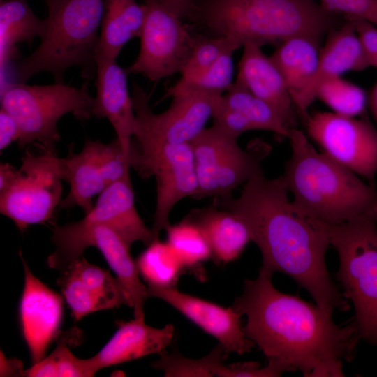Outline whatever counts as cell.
<instances>
[{
	"label": "cell",
	"instance_id": "11",
	"mask_svg": "<svg viewBox=\"0 0 377 377\" xmlns=\"http://www.w3.org/2000/svg\"><path fill=\"white\" fill-rule=\"evenodd\" d=\"M42 147L39 153L27 150L13 181L0 191V212L21 231L49 221L61 200L59 157L54 148Z\"/></svg>",
	"mask_w": 377,
	"mask_h": 377
},
{
	"label": "cell",
	"instance_id": "33",
	"mask_svg": "<svg viewBox=\"0 0 377 377\" xmlns=\"http://www.w3.org/2000/svg\"><path fill=\"white\" fill-rule=\"evenodd\" d=\"M68 266L73 269L88 291L101 302L104 310L121 305L129 306L128 297L121 283L108 269L88 262L82 256Z\"/></svg>",
	"mask_w": 377,
	"mask_h": 377
},
{
	"label": "cell",
	"instance_id": "25",
	"mask_svg": "<svg viewBox=\"0 0 377 377\" xmlns=\"http://www.w3.org/2000/svg\"><path fill=\"white\" fill-rule=\"evenodd\" d=\"M145 19V5L135 0H104L97 50L116 59L129 40L140 36Z\"/></svg>",
	"mask_w": 377,
	"mask_h": 377
},
{
	"label": "cell",
	"instance_id": "23",
	"mask_svg": "<svg viewBox=\"0 0 377 377\" xmlns=\"http://www.w3.org/2000/svg\"><path fill=\"white\" fill-rule=\"evenodd\" d=\"M186 218L204 232L212 250V260L216 264L236 260L251 242L249 230L241 219L213 204L192 210Z\"/></svg>",
	"mask_w": 377,
	"mask_h": 377
},
{
	"label": "cell",
	"instance_id": "5",
	"mask_svg": "<svg viewBox=\"0 0 377 377\" xmlns=\"http://www.w3.org/2000/svg\"><path fill=\"white\" fill-rule=\"evenodd\" d=\"M47 17L38 47L15 68L17 82L48 72L55 82L64 83L65 71L82 67V76L93 78L104 0H45Z\"/></svg>",
	"mask_w": 377,
	"mask_h": 377
},
{
	"label": "cell",
	"instance_id": "29",
	"mask_svg": "<svg viewBox=\"0 0 377 377\" xmlns=\"http://www.w3.org/2000/svg\"><path fill=\"white\" fill-rule=\"evenodd\" d=\"M167 242L175 251L186 269L199 279H205L202 264L212 260L209 242L199 226L185 217L181 222L169 225L165 229Z\"/></svg>",
	"mask_w": 377,
	"mask_h": 377
},
{
	"label": "cell",
	"instance_id": "26",
	"mask_svg": "<svg viewBox=\"0 0 377 377\" xmlns=\"http://www.w3.org/2000/svg\"><path fill=\"white\" fill-rule=\"evenodd\" d=\"M45 31V20L38 17L27 0H1L0 67L1 73L17 54V45H31L36 36Z\"/></svg>",
	"mask_w": 377,
	"mask_h": 377
},
{
	"label": "cell",
	"instance_id": "17",
	"mask_svg": "<svg viewBox=\"0 0 377 377\" xmlns=\"http://www.w3.org/2000/svg\"><path fill=\"white\" fill-rule=\"evenodd\" d=\"M96 74V96L92 117L109 120L124 154L131 156L135 114L128 89V73L117 64L116 59L97 50Z\"/></svg>",
	"mask_w": 377,
	"mask_h": 377
},
{
	"label": "cell",
	"instance_id": "21",
	"mask_svg": "<svg viewBox=\"0 0 377 377\" xmlns=\"http://www.w3.org/2000/svg\"><path fill=\"white\" fill-rule=\"evenodd\" d=\"M323 40L297 36L279 44L270 57L281 73L302 121L309 114L305 99L318 67Z\"/></svg>",
	"mask_w": 377,
	"mask_h": 377
},
{
	"label": "cell",
	"instance_id": "13",
	"mask_svg": "<svg viewBox=\"0 0 377 377\" xmlns=\"http://www.w3.org/2000/svg\"><path fill=\"white\" fill-rule=\"evenodd\" d=\"M303 124L324 154L376 185L377 128L367 117L317 111L309 114Z\"/></svg>",
	"mask_w": 377,
	"mask_h": 377
},
{
	"label": "cell",
	"instance_id": "14",
	"mask_svg": "<svg viewBox=\"0 0 377 377\" xmlns=\"http://www.w3.org/2000/svg\"><path fill=\"white\" fill-rule=\"evenodd\" d=\"M221 96L194 92L177 94L172 96V103L165 112L154 114L148 95L134 83L131 95L135 114L134 133L163 143H191L213 117Z\"/></svg>",
	"mask_w": 377,
	"mask_h": 377
},
{
	"label": "cell",
	"instance_id": "22",
	"mask_svg": "<svg viewBox=\"0 0 377 377\" xmlns=\"http://www.w3.org/2000/svg\"><path fill=\"white\" fill-rule=\"evenodd\" d=\"M346 18L339 27L330 31L321 46L316 77L305 99V107L316 100L315 91L320 82L330 77L341 76L348 71H361L370 67L354 25Z\"/></svg>",
	"mask_w": 377,
	"mask_h": 377
},
{
	"label": "cell",
	"instance_id": "4",
	"mask_svg": "<svg viewBox=\"0 0 377 377\" xmlns=\"http://www.w3.org/2000/svg\"><path fill=\"white\" fill-rule=\"evenodd\" d=\"M287 138L291 155L281 177L301 212L329 225L377 215L376 185L318 152L298 128H290Z\"/></svg>",
	"mask_w": 377,
	"mask_h": 377
},
{
	"label": "cell",
	"instance_id": "7",
	"mask_svg": "<svg viewBox=\"0 0 377 377\" xmlns=\"http://www.w3.org/2000/svg\"><path fill=\"white\" fill-rule=\"evenodd\" d=\"M94 98L88 82L80 88L55 82L49 85H27L17 82L1 89V108L17 121L21 131L20 149L36 141L45 148H54L60 140L57 123L72 113L80 120L92 117Z\"/></svg>",
	"mask_w": 377,
	"mask_h": 377
},
{
	"label": "cell",
	"instance_id": "24",
	"mask_svg": "<svg viewBox=\"0 0 377 377\" xmlns=\"http://www.w3.org/2000/svg\"><path fill=\"white\" fill-rule=\"evenodd\" d=\"M59 170L61 179L69 184L70 191L59 207L78 206L87 214L94 206V197L108 186L97 158L96 140L87 138L82 150L77 154L69 149L66 157L59 158Z\"/></svg>",
	"mask_w": 377,
	"mask_h": 377
},
{
	"label": "cell",
	"instance_id": "19",
	"mask_svg": "<svg viewBox=\"0 0 377 377\" xmlns=\"http://www.w3.org/2000/svg\"><path fill=\"white\" fill-rule=\"evenodd\" d=\"M237 79L252 94L267 103L288 128H297L298 112L279 69L261 47L244 45Z\"/></svg>",
	"mask_w": 377,
	"mask_h": 377
},
{
	"label": "cell",
	"instance_id": "34",
	"mask_svg": "<svg viewBox=\"0 0 377 377\" xmlns=\"http://www.w3.org/2000/svg\"><path fill=\"white\" fill-rule=\"evenodd\" d=\"M96 373L91 358H77L69 349L66 341L61 339L49 355L24 369V376L91 377Z\"/></svg>",
	"mask_w": 377,
	"mask_h": 377
},
{
	"label": "cell",
	"instance_id": "20",
	"mask_svg": "<svg viewBox=\"0 0 377 377\" xmlns=\"http://www.w3.org/2000/svg\"><path fill=\"white\" fill-rule=\"evenodd\" d=\"M174 334L172 324L153 327L145 318L123 323L102 349L90 357L94 368L98 371L148 355H161L172 343Z\"/></svg>",
	"mask_w": 377,
	"mask_h": 377
},
{
	"label": "cell",
	"instance_id": "40",
	"mask_svg": "<svg viewBox=\"0 0 377 377\" xmlns=\"http://www.w3.org/2000/svg\"><path fill=\"white\" fill-rule=\"evenodd\" d=\"M21 131L15 119L7 111L0 110V149L4 150L20 138Z\"/></svg>",
	"mask_w": 377,
	"mask_h": 377
},
{
	"label": "cell",
	"instance_id": "44",
	"mask_svg": "<svg viewBox=\"0 0 377 377\" xmlns=\"http://www.w3.org/2000/svg\"><path fill=\"white\" fill-rule=\"evenodd\" d=\"M368 105L377 124V81L372 87L368 96Z\"/></svg>",
	"mask_w": 377,
	"mask_h": 377
},
{
	"label": "cell",
	"instance_id": "18",
	"mask_svg": "<svg viewBox=\"0 0 377 377\" xmlns=\"http://www.w3.org/2000/svg\"><path fill=\"white\" fill-rule=\"evenodd\" d=\"M75 223L81 227L108 226L130 246L135 242L148 246L154 240L151 228L146 226L135 208L129 175L108 186L91 211Z\"/></svg>",
	"mask_w": 377,
	"mask_h": 377
},
{
	"label": "cell",
	"instance_id": "30",
	"mask_svg": "<svg viewBox=\"0 0 377 377\" xmlns=\"http://www.w3.org/2000/svg\"><path fill=\"white\" fill-rule=\"evenodd\" d=\"M224 349L217 346L205 357L191 359L174 350L170 355L161 354V358L152 363L153 367L163 371L165 376H219L233 377L232 364L225 365Z\"/></svg>",
	"mask_w": 377,
	"mask_h": 377
},
{
	"label": "cell",
	"instance_id": "16",
	"mask_svg": "<svg viewBox=\"0 0 377 377\" xmlns=\"http://www.w3.org/2000/svg\"><path fill=\"white\" fill-rule=\"evenodd\" d=\"M24 281L19 305L21 332L31 363L45 357L47 348L57 337L64 311V298L34 276L24 259Z\"/></svg>",
	"mask_w": 377,
	"mask_h": 377
},
{
	"label": "cell",
	"instance_id": "10",
	"mask_svg": "<svg viewBox=\"0 0 377 377\" xmlns=\"http://www.w3.org/2000/svg\"><path fill=\"white\" fill-rule=\"evenodd\" d=\"M52 240L56 249L48 257L47 265L59 271L82 256L87 248H97L124 288L134 318H145L147 286L130 254L131 246L114 230L104 225L81 227L73 222L55 227Z\"/></svg>",
	"mask_w": 377,
	"mask_h": 377
},
{
	"label": "cell",
	"instance_id": "12",
	"mask_svg": "<svg viewBox=\"0 0 377 377\" xmlns=\"http://www.w3.org/2000/svg\"><path fill=\"white\" fill-rule=\"evenodd\" d=\"M140 50L135 61L126 68L128 73L142 74L158 82L182 73L195 45L198 34L182 19L159 4L147 1Z\"/></svg>",
	"mask_w": 377,
	"mask_h": 377
},
{
	"label": "cell",
	"instance_id": "36",
	"mask_svg": "<svg viewBox=\"0 0 377 377\" xmlns=\"http://www.w3.org/2000/svg\"><path fill=\"white\" fill-rule=\"evenodd\" d=\"M60 272L57 284L75 320H80L89 313L103 310L101 302L88 291L70 266Z\"/></svg>",
	"mask_w": 377,
	"mask_h": 377
},
{
	"label": "cell",
	"instance_id": "39",
	"mask_svg": "<svg viewBox=\"0 0 377 377\" xmlns=\"http://www.w3.org/2000/svg\"><path fill=\"white\" fill-rule=\"evenodd\" d=\"M345 17L353 22L369 62V59L377 54V27L360 18Z\"/></svg>",
	"mask_w": 377,
	"mask_h": 377
},
{
	"label": "cell",
	"instance_id": "32",
	"mask_svg": "<svg viewBox=\"0 0 377 377\" xmlns=\"http://www.w3.org/2000/svg\"><path fill=\"white\" fill-rule=\"evenodd\" d=\"M234 52L230 50L224 52L212 66L196 77L191 79L180 78L167 89L165 96L186 92L222 96L234 83Z\"/></svg>",
	"mask_w": 377,
	"mask_h": 377
},
{
	"label": "cell",
	"instance_id": "35",
	"mask_svg": "<svg viewBox=\"0 0 377 377\" xmlns=\"http://www.w3.org/2000/svg\"><path fill=\"white\" fill-rule=\"evenodd\" d=\"M241 47L233 39L226 36L198 34L191 55L181 73V78L191 79L212 66L224 52Z\"/></svg>",
	"mask_w": 377,
	"mask_h": 377
},
{
	"label": "cell",
	"instance_id": "38",
	"mask_svg": "<svg viewBox=\"0 0 377 377\" xmlns=\"http://www.w3.org/2000/svg\"><path fill=\"white\" fill-rule=\"evenodd\" d=\"M328 10L364 20L377 27V0H320Z\"/></svg>",
	"mask_w": 377,
	"mask_h": 377
},
{
	"label": "cell",
	"instance_id": "45",
	"mask_svg": "<svg viewBox=\"0 0 377 377\" xmlns=\"http://www.w3.org/2000/svg\"><path fill=\"white\" fill-rule=\"evenodd\" d=\"M369 65L377 68V54L369 59Z\"/></svg>",
	"mask_w": 377,
	"mask_h": 377
},
{
	"label": "cell",
	"instance_id": "2",
	"mask_svg": "<svg viewBox=\"0 0 377 377\" xmlns=\"http://www.w3.org/2000/svg\"><path fill=\"white\" fill-rule=\"evenodd\" d=\"M288 194L281 176L268 179L261 169L243 185L238 198L216 196L213 205L246 225L260 251L263 268L290 276L323 311L346 312L350 304L326 265L331 246L327 224L301 212Z\"/></svg>",
	"mask_w": 377,
	"mask_h": 377
},
{
	"label": "cell",
	"instance_id": "6",
	"mask_svg": "<svg viewBox=\"0 0 377 377\" xmlns=\"http://www.w3.org/2000/svg\"><path fill=\"white\" fill-rule=\"evenodd\" d=\"M330 243L339 266L334 277L355 311L353 319L361 339L377 345V215L327 224Z\"/></svg>",
	"mask_w": 377,
	"mask_h": 377
},
{
	"label": "cell",
	"instance_id": "41",
	"mask_svg": "<svg viewBox=\"0 0 377 377\" xmlns=\"http://www.w3.org/2000/svg\"><path fill=\"white\" fill-rule=\"evenodd\" d=\"M145 2H155L170 13L185 20L187 17L193 0H144Z\"/></svg>",
	"mask_w": 377,
	"mask_h": 377
},
{
	"label": "cell",
	"instance_id": "42",
	"mask_svg": "<svg viewBox=\"0 0 377 377\" xmlns=\"http://www.w3.org/2000/svg\"><path fill=\"white\" fill-rule=\"evenodd\" d=\"M22 363L15 359H8L1 352V376H24Z\"/></svg>",
	"mask_w": 377,
	"mask_h": 377
},
{
	"label": "cell",
	"instance_id": "9",
	"mask_svg": "<svg viewBox=\"0 0 377 377\" xmlns=\"http://www.w3.org/2000/svg\"><path fill=\"white\" fill-rule=\"evenodd\" d=\"M133 138V167L142 177L154 175L156 181V203L151 228L154 240L169 226V214L175 205L197 194L193 149L191 143H163L141 133Z\"/></svg>",
	"mask_w": 377,
	"mask_h": 377
},
{
	"label": "cell",
	"instance_id": "28",
	"mask_svg": "<svg viewBox=\"0 0 377 377\" xmlns=\"http://www.w3.org/2000/svg\"><path fill=\"white\" fill-rule=\"evenodd\" d=\"M221 99L225 105L242 114L255 130L272 132L279 138H288L289 129L273 108L252 94L239 80L234 82Z\"/></svg>",
	"mask_w": 377,
	"mask_h": 377
},
{
	"label": "cell",
	"instance_id": "8",
	"mask_svg": "<svg viewBox=\"0 0 377 377\" xmlns=\"http://www.w3.org/2000/svg\"><path fill=\"white\" fill-rule=\"evenodd\" d=\"M237 139L213 124L191 142L198 183L195 198L231 194L262 169L272 147L257 138L243 149Z\"/></svg>",
	"mask_w": 377,
	"mask_h": 377
},
{
	"label": "cell",
	"instance_id": "1",
	"mask_svg": "<svg viewBox=\"0 0 377 377\" xmlns=\"http://www.w3.org/2000/svg\"><path fill=\"white\" fill-rule=\"evenodd\" d=\"M273 274L262 267L246 279L232 307L246 316V337L267 363L283 372L300 371L305 377H342L343 362L355 358L361 339L353 320L336 324L332 313L272 283Z\"/></svg>",
	"mask_w": 377,
	"mask_h": 377
},
{
	"label": "cell",
	"instance_id": "27",
	"mask_svg": "<svg viewBox=\"0 0 377 377\" xmlns=\"http://www.w3.org/2000/svg\"><path fill=\"white\" fill-rule=\"evenodd\" d=\"M140 276L147 286L176 287L180 276L186 270L168 242L153 240L135 260Z\"/></svg>",
	"mask_w": 377,
	"mask_h": 377
},
{
	"label": "cell",
	"instance_id": "31",
	"mask_svg": "<svg viewBox=\"0 0 377 377\" xmlns=\"http://www.w3.org/2000/svg\"><path fill=\"white\" fill-rule=\"evenodd\" d=\"M315 98L332 112L350 117L364 115L368 104L364 89L341 76L327 77L320 82L316 88Z\"/></svg>",
	"mask_w": 377,
	"mask_h": 377
},
{
	"label": "cell",
	"instance_id": "43",
	"mask_svg": "<svg viewBox=\"0 0 377 377\" xmlns=\"http://www.w3.org/2000/svg\"><path fill=\"white\" fill-rule=\"evenodd\" d=\"M17 168L8 163L0 165V191L4 190L15 177Z\"/></svg>",
	"mask_w": 377,
	"mask_h": 377
},
{
	"label": "cell",
	"instance_id": "3",
	"mask_svg": "<svg viewBox=\"0 0 377 377\" xmlns=\"http://www.w3.org/2000/svg\"><path fill=\"white\" fill-rule=\"evenodd\" d=\"M185 20L242 47L278 46L297 36L323 40L346 18L316 0H193Z\"/></svg>",
	"mask_w": 377,
	"mask_h": 377
},
{
	"label": "cell",
	"instance_id": "37",
	"mask_svg": "<svg viewBox=\"0 0 377 377\" xmlns=\"http://www.w3.org/2000/svg\"><path fill=\"white\" fill-rule=\"evenodd\" d=\"M96 153L107 186L129 175V169L133 167L132 154L131 156L124 154L117 138L108 144L96 140Z\"/></svg>",
	"mask_w": 377,
	"mask_h": 377
},
{
	"label": "cell",
	"instance_id": "15",
	"mask_svg": "<svg viewBox=\"0 0 377 377\" xmlns=\"http://www.w3.org/2000/svg\"><path fill=\"white\" fill-rule=\"evenodd\" d=\"M147 296L159 298L169 304L206 333L214 337L223 347V358L232 353L251 352L255 343L249 339L242 325V314L232 306L224 307L214 302L180 292L176 287L147 286Z\"/></svg>",
	"mask_w": 377,
	"mask_h": 377
}]
</instances>
